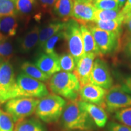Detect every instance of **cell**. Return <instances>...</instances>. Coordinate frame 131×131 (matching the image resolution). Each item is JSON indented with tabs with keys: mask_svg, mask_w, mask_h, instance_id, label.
<instances>
[{
	"mask_svg": "<svg viewBox=\"0 0 131 131\" xmlns=\"http://www.w3.org/2000/svg\"><path fill=\"white\" fill-rule=\"evenodd\" d=\"M61 125L66 130L92 131L95 123L80 105L79 100H69L61 117Z\"/></svg>",
	"mask_w": 131,
	"mask_h": 131,
	"instance_id": "obj_1",
	"label": "cell"
},
{
	"mask_svg": "<svg viewBox=\"0 0 131 131\" xmlns=\"http://www.w3.org/2000/svg\"><path fill=\"white\" fill-rule=\"evenodd\" d=\"M49 89L53 94L69 100H77L79 96L80 84L74 73L59 72L50 78Z\"/></svg>",
	"mask_w": 131,
	"mask_h": 131,
	"instance_id": "obj_2",
	"label": "cell"
},
{
	"mask_svg": "<svg viewBox=\"0 0 131 131\" xmlns=\"http://www.w3.org/2000/svg\"><path fill=\"white\" fill-rule=\"evenodd\" d=\"M64 98L51 94L41 98L35 110L39 119L46 123H53L60 118L66 105Z\"/></svg>",
	"mask_w": 131,
	"mask_h": 131,
	"instance_id": "obj_3",
	"label": "cell"
},
{
	"mask_svg": "<svg viewBox=\"0 0 131 131\" xmlns=\"http://www.w3.org/2000/svg\"><path fill=\"white\" fill-rule=\"evenodd\" d=\"M39 101V98H15L5 103L4 109L16 123L35 113Z\"/></svg>",
	"mask_w": 131,
	"mask_h": 131,
	"instance_id": "obj_4",
	"label": "cell"
},
{
	"mask_svg": "<svg viewBox=\"0 0 131 131\" xmlns=\"http://www.w3.org/2000/svg\"><path fill=\"white\" fill-rule=\"evenodd\" d=\"M16 98H41L47 95L49 91L45 83L21 73L16 78Z\"/></svg>",
	"mask_w": 131,
	"mask_h": 131,
	"instance_id": "obj_5",
	"label": "cell"
},
{
	"mask_svg": "<svg viewBox=\"0 0 131 131\" xmlns=\"http://www.w3.org/2000/svg\"><path fill=\"white\" fill-rule=\"evenodd\" d=\"M64 34V37L68 44L69 52L74 58L76 63L84 54V46L79 23L73 19L65 22Z\"/></svg>",
	"mask_w": 131,
	"mask_h": 131,
	"instance_id": "obj_6",
	"label": "cell"
},
{
	"mask_svg": "<svg viewBox=\"0 0 131 131\" xmlns=\"http://www.w3.org/2000/svg\"><path fill=\"white\" fill-rule=\"evenodd\" d=\"M16 82L12 65L9 61L0 64V104L16 98Z\"/></svg>",
	"mask_w": 131,
	"mask_h": 131,
	"instance_id": "obj_7",
	"label": "cell"
},
{
	"mask_svg": "<svg viewBox=\"0 0 131 131\" xmlns=\"http://www.w3.org/2000/svg\"><path fill=\"white\" fill-rule=\"evenodd\" d=\"M86 25L92 34L102 55L111 53L120 46V35L99 29L92 23Z\"/></svg>",
	"mask_w": 131,
	"mask_h": 131,
	"instance_id": "obj_8",
	"label": "cell"
},
{
	"mask_svg": "<svg viewBox=\"0 0 131 131\" xmlns=\"http://www.w3.org/2000/svg\"><path fill=\"white\" fill-rule=\"evenodd\" d=\"M105 106V109L111 113L130 107L131 95L125 92L119 85L112 86L107 91Z\"/></svg>",
	"mask_w": 131,
	"mask_h": 131,
	"instance_id": "obj_9",
	"label": "cell"
},
{
	"mask_svg": "<svg viewBox=\"0 0 131 131\" xmlns=\"http://www.w3.org/2000/svg\"><path fill=\"white\" fill-rule=\"evenodd\" d=\"M90 83L108 90L112 87L113 80L106 62L100 58L95 60L90 76Z\"/></svg>",
	"mask_w": 131,
	"mask_h": 131,
	"instance_id": "obj_10",
	"label": "cell"
},
{
	"mask_svg": "<svg viewBox=\"0 0 131 131\" xmlns=\"http://www.w3.org/2000/svg\"><path fill=\"white\" fill-rule=\"evenodd\" d=\"M107 90L96 85L86 84L80 88L79 100L96 104L105 109V98Z\"/></svg>",
	"mask_w": 131,
	"mask_h": 131,
	"instance_id": "obj_11",
	"label": "cell"
},
{
	"mask_svg": "<svg viewBox=\"0 0 131 131\" xmlns=\"http://www.w3.org/2000/svg\"><path fill=\"white\" fill-rule=\"evenodd\" d=\"M96 57L93 53H84L76 62L73 73L78 78L81 87L90 83V76Z\"/></svg>",
	"mask_w": 131,
	"mask_h": 131,
	"instance_id": "obj_12",
	"label": "cell"
},
{
	"mask_svg": "<svg viewBox=\"0 0 131 131\" xmlns=\"http://www.w3.org/2000/svg\"><path fill=\"white\" fill-rule=\"evenodd\" d=\"M73 9L72 19L81 24L94 22L96 9L94 4L83 0H73Z\"/></svg>",
	"mask_w": 131,
	"mask_h": 131,
	"instance_id": "obj_13",
	"label": "cell"
},
{
	"mask_svg": "<svg viewBox=\"0 0 131 131\" xmlns=\"http://www.w3.org/2000/svg\"><path fill=\"white\" fill-rule=\"evenodd\" d=\"M59 56L57 53L51 55L42 53L36 60L35 65L42 72L51 77L61 70Z\"/></svg>",
	"mask_w": 131,
	"mask_h": 131,
	"instance_id": "obj_14",
	"label": "cell"
},
{
	"mask_svg": "<svg viewBox=\"0 0 131 131\" xmlns=\"http://www.w3.org/2000/svg\"><path fill=\"white\" fill-rule=\"evenodd\" d=\"M80 105L88 113L91 118L96 126L102 128L107 123L108 116L104 109L101 106L96 104L86 102H83L79 100Z\"/></svg>",
	"mask_w": 131,
	"mask_h": 131,
	"instance_id": "obj_15",
	"label": "cell"
},
{
	"mask_svg": "<svg viewBox=\"0 0 131 131\" xmlns=\"http://www.w3.org/2000/svg\"><path fill=\"white\" fill-rule=\"evenodd\" d=\"M65 22L61 21H53L45 26L43 28L40 29L39 34V40L38 45L43 48L46 42L50 38L53 37L57 33L63 30L64 29Z\"/></svg>",
	"mask_w": 131,
	"mask_h": 131,
	"instance_id": "obj_16",
	"label": "cell"
},
{
	"mask_svg": "<svg viewBox=\"0 0 131 131\" xmlns=\"http://www.w3.org/2000/svg\"><path fill=\"white\" fill-rule=\"evenodd\" d=\"M80 29L83 38L84 53H93L96 56H103L96 45L92 34L86 24H81Z\"/></svg>",
	"mask_w": 131,
	"mask_h": 131,
	"instance_id": "obj_17",
	"label": "cell"
},
{
	"mask_svg": "<svg viewBox=\"0 0 131 131\" xmlns=\"http://www.w3.org/2000/svg\"><path fill=\"white\" fill-rule=\"evenodd\" d=\"M18 26L15 16L0 17V38L9 39L14 37L17 32Z\"/></svg>",
	"mask_w": 131,
	"mask_h": 131,
	"instance_id": "obj_18",
	"label": "cell"
},
{
	"mask_svg": "<svg viewBox=\"0 0 131 131\" xmlns=\"http://www.w3.org/2000/svg\"><path fill=\"white\" fill-rule=\"evenodd\" d=\"M73 4V0H57L53 6L54 12L63 22H67L72 16Z\"/></svg>",
	"mask_w": 131,
	"mask_h": 131,
	"instance_id": "obj_19",
	"label": "cell"
},
{
	"mask_svg": "<svg viewBox=\"0 0 131 131\" xmlns=\"http://www.w3.org/2000/svg\"><path fill=\"white\" fill-rule=\"evenodd\" d=\"M40 28L35 26L24 36L20 42V48L24 53H28L38 43Z\"/></svg>",
	"mask_w": 131,
	"mask_h": 131,
	"instance_id": "obj_20",
	"label": "cell"
},
{
	"mask_svg": "<svg viewBox=\"0 0 131 131\" xmlns=\"http://www.w3.org/2000/svg\"><path fill=\"white\" fill-rule=\"evenodd\" d=\"M124 19V16L121 15L120 17L117 19L111 21H102L96 20L95 21L93 24L96 27L102 30L115 33L122 37L123 32V22Z\"/></svg>",
	"mask_w": 131,
	"mask_h": 131,
	"instance_id": "obj_21",
	"label": "cell"
},
{
	"mask_svg": "<svg viewBox=\"0 0 131 131\" xmlns=\"http://www.w3.org/2000/svg\"><path fill=\"white\" fill-rule=\"evenodd\" d=\"M14 131H47L43 124L35 118H26L16 123Z\"/></svg>",
	"mask_w": 131,
	"mask_h": 131,
	"instance_id": "obj_22",
	"label": "cell"
},
{
	"mask_svg": "<svg viewBox=\"0 0 131 131\" xmlns=\"http://www.w3.org/2000/svg\"><path fill=\"white\" fill-rule=\"evenodd\" d=\"M23 72L27 76L40 81H46L50 78L49 75L46 74L34 64L29 61L24 62L21 65Z\"/></svg>",
	"mask_w": 131,
	"mask_h": 131,
	"instance_id": "obj_23",
	"label": "cell"
},
{
	"mask_svg": "<svg viewBox=\"0 0 131 131\" xmlns=\"http://www.w3.org/2000/svg\"><path fill=\"white\" fill-rule=\"evenodd\" d=\"M14 54V49L10 41L0 38V61H9Z\"/></svg>",
	"mask_w": 131,
	"mask_h": 131,
	"instance_id": "obj_24",
	"label": "cell"
},
{
	"mask_svg": "<svg viewBox=\"0 0 131 131\" xmlns=\"http://www.w3.org/2000/svg\"><path fill=\"white\" fill-rule=\"evenodd\" d=\"M18 14L15 0H0V17Z\"/></svg>",
	"mask_w": 131,
	"mask_h": 131,
	"instance_id": "obj_25",
	"label": "cell"
},
{
	"mask_svg": "<svg viewBox=\"0 0 131 131\" xmlns=\"http://www.w3.org/2000/svg\"><path fill=\"white\" fill-rule=\"evenodd\" d=\"M119 12L120 10L96 9L95 14V21L99 20L106 21L117 19L121 16Z\"/></svg>",
	"mask_w": 131,
	"mask_h": 131,
	"instance_id": "obj_26",
	"label": "cell"
},
{
	"mask_svg": "<svg viewBox=\"0 0 131 131\" xmlns=\"http://www.w3.org/2000/svg\"><path fill=\"white\" fill-rule=\"evenodd\" d=\"M61 70L66 72H71L75 68V60L70 53H64L59 56Z\"/></svg>",
	"mask_w": 131,
	"mask_h": 131,
	"instance_id": "obj_27",
	"label": "cell"
},
{
	"mask_svg": "<svg viewBox=\"0 0 131 131\" xmlns=\"http://www.w3.org/2000/svg\"><path fill=\"white\" fill-rule=\"evenodd\" d=\"M64 29L63 30L60 31L53 35V37L49 39L46 42L45 46L43 47V50L45 51L46 54L48 55H51L56 53L55 51V46L57 44L59 41H60L61 39L64 38Z\"/></svg>",
	"mask_w": 131,
	"mask_h": 131,
	"instance_id": "obj_28",
	"label": "cell"
},
{
	"mask_svg": "<svg viewBox=\"0 0 131 131\" xmlns=\"http://www.w3.org/2000/svg\"><path fill=\"white\" fill-rule=\"evenodd\" d=\"M18 13L27 15L34 10L36 5V0H15Z\"/></svg>",
	"mask_w": 131,
	"mask_h": 131,
	"instance_id": "obj_29",
	"label": "cell"
},
{
	"mask_svg": "<svg viewBox=\"0 0 131 131\" xmlns=\"http://www.w3.org/2000/svg\"><path fill=\"white\" fill-rule=\"evenodd\" d=\"M13 119L6 111L0 109V131H14Z\"/></svg>",
	"mask_w": 131,
	"mask_h": 131,
	"instance_id": "obj_30",
	"label": "cell"
},
{
	"mask_svg": "<svg viewBox=\"0 0 131 131\" xmlns=\"http://www.w3.org/2000/svg\"><path fill=\"white\" fill-rule=\"evenodd\" d=\"M93 4L98 10H120L118 0H97Z\"/></svg>",
	"mask_w": 131,
	"mask_h": 131,
	"instance_id": "obj_31",
	"label": "cell"
},
{
	"mask_svg": "<svg viewBox=\"0 0 131 131\" xmlns=\"http://www.w3.org/2000/svg\"><path fill=\"white\" fill-rule=\"evenodd\" d=\"M115 118L122 124L131 127V107L115 112Z\"/></svg>",
	"mask_w": 131,
	"mask_h": 131,
	"instance_id": "obj_32",
	"label": "cell"
},
{
	"mask_svg": "<svg viewBox=\"0 0 131 131\" xmlns=\"http://www.w3.org/2000/svg\"><path fill=\"white\" fill-rule=\"evenodd\" d=\"M123 27H124L125 32L124 33L123 39L124 41L129 42L131 40V13L125 16L123 22Z\"/></svg>",
	"mask_w": 131,
	"mask_h": 131,
	"instance_id": "obj_33",
	"label": "cell"
},
{
	"mask_svg": "<svg viewBox=\"0 0 131 131\" xmlns=\"http://www.w3.org/2000/svg\"><path fill=\"white\" fill-rule=\"evenodd\" d=\"M108 131H131V127L115 122H111L107 124Z\"/></svg>",
	"mask_w": 131,
	"mask_h": 131,
	"instance_id": "obj_34",
	"label": "cell"
},
{
	"mask_svg": "<svg viewBox=\"0 0 131 131\" xmlns=\"http://www.w3.org/2000/svg\"><path fill=\"white\" fill-rule=\"evenodd\" d=\"M120 86L125 92L131 94V76L125 78Z\"/></svg>",
	"mask_w": 131,
	"mask_h": 131,
	"instance_id": "obj_35",
	"label": "cell"
},
{
	"mask_svg": "<svg viewBox=\"0 0 131 131\" xmlns=\"http://www.w3.org/2000/svg\"><path fill=\"white\" fill-rule=\"evenodd\" d=\"M41 6L46 10H48L53 7L57 0H38Z\"/></svg>",
	"mask_w": 131,
	"mask_h": 131,
	"instance_id": "obj_36",
	"label": "cell"
},
{
	"mask_svg": "<svg viewBox=\"0 0 131 131\" xmlns=\"http://www.w3.org/2000/svg\"><path fill=\"white\" fill-rule=\"evenodd\" d=\"M120 14L125 17L126 15L131 13V0H127L126 2L120 10Z\"/></svg>",
	"mask_w": 131,
	"mask_h": 131,
	"instance_id": "obj_37",
	"label": "cell"
},
{
	"mask_svg": "<svg viewBox=\"0 0 131 131\" xmlns=\"http://www.w3.org/2000/svg\"><path fill=\"white\" fill-rule=\"evenodd\" d=\"M118 3H119V6L121 9V8L123 7V6L124 5V4H125V3L126 2L127 0H118Z\"/></svg>",
	"mask_w": 131,
	"mask_h": 131,
	"instance_id": "obj_38",
	"label": "cell"
},
{
	"mask_svg": "<svg viewBox=\"0 0 131 131\" xmlns=\"http://www.w3.org/2000/svg\"><path fill=\"white\" fill-rule=\"evenodd\" d=\"M83 1H86V2L92 3V4H94V3L96 1H97V0H83Z\"/></svg>",
	"mask_w": 131,
	"mask_h": 131,
	"instance_id": "obj_39",
	"label": "cell"
},
{
	"mask_svg": "<svg viewBox=\"0 0 131 131\" xmlns=\"http://www.w3.org/2000/svg\"><path fill=\"white\" fill-rule=\"evenodd\" d=\"M128 47H129V52H130V54H131V40H130V41L129 42V44H128Z\"/></svg>",
	"mask_w": 131,
	"mask_h": 131,
	"instance_id": "obj_40",
	"label": "cell"
},
{
	"mask_svg": "<svg viewBox=\"0 0 131 131\" xmlns=\"http://www.w3.org/2000/svg\"><path fill=\"white\" fill-rule=\"evenodd\" d=\"M1 61H0V64H1Z\"/></svg>",
	"mask_w": 131,
	"mask_h": 131,
	"instance_id": "obj_41",
	"label": "cell"
}]
</instances>
